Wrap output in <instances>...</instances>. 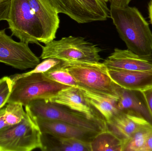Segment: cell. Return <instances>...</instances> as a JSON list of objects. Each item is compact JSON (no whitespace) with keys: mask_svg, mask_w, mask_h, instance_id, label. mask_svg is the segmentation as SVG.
Wrapping results in <instances>:
<instances>
[{"mask_svg":"<svg viewBox=\"0 0 152 151\" xmlns=\"http://www.w3.org/2000/svg\"><path fill=\"white\" fill-rule=\"evenodd\" d=\"M110 17L128 49L140 56L152 54V33L149 25L135 7H110Z\"/></svg>","mask_w":152,"mask_h":151,"instance_id":"1","label":"cell"},{"mask_svg":"<svg viewBox=\"0 0 152 151\" xmlns=\"http://www.w3.org/2000/svg\"><path fill=\"white\" fill-rule=\"evenodd\" d=\"M60 65L75 78L77 87L118 99L119 86L112 79L103 63L61 60Z\"/></svg>","mask_w":152,"mask_h":151,"instance_id":"2","label":"cell"},{"mask_svg":"<svg viewBox=\"0 0 152 151\" xmlns=\"http://www.w3.org/2000/svg\"><path fill=\"white\" fill-rule=\"evenodd\" d=\"M12 82L7 104L15 103L24 106L34 100H49L70 87L50 79L43 73L32 74Z\"/></svg>","mask_w":152,"mask_h":151,"instance_id":"3","label":"cell"},{"mask_svg":"<svg viewBox=\"0 0 152 151\" xmlns=\"http://www.w3.org/2000/svg\"><path fill=\"white\" fill-rule=\"evenodd\" d=\"M45 44L41 46V59L54 58L90 63H98L102 59L100 55L101 48L82 37H63Z\"/></svg>","mask_w":152,"mask_h":151,"instance_id":"4","label":"cell"},{"mask_svg":"<svg viewBox=\"0 0 152 151\" xmlns=\"http://www.w3.org/2000/svg\"><path fill=\"white\" fill-rule=\"evenodd\" d=\"M32 117L57 120L99 133L108 129L106 122L88 118L85 114L69 107L49 100H37L25 106Z\"/></svg>","mask_w":152,"mask_h":151,"instance_id":"5","label":"cell"},{"mask_svg":"<svg viewBox=\"0 0 152 151\" xmlns=\"http://www.w3.org/2000/svg\"><path fill=\"white\" fill-rule=\"evenodd\" d=\"M6 21L12 35L25 43H44L43 32L41 24L30 7L28 0H11Z\"/></svg>","mask_w":152,"mask_h":151,"instance_id":"6","label":"cell"},{"mask_svg":"<svg viewBox=\"0 0 152 151\" xmlns=\"http://www.w3.org/2000/svg\"><path fill=\"white\" fill-rule=\"evenodd\" d=\"M42 132L26 112L20 122L0 129V151H31L42 148Z\"/></svg>","mask_w":152,"mask_h":151,"instance_id":"7","label":"cell"},{"mask_svg":"<svg viewBox=\"0 0 152 151\" xmlns=\"http://www.w3.org/2000/svg\"><path fill=\"white\" fill-rule=\"evenodd\" d=\"M58 13H63L79 24L104 21L110 9L102 0H39Z\"/></svg>","mask_w":152,"mask_h":151,"instance_id":"8","label":"cell"},{"mask_svg":"<svg viewBox=\"0 0 152 151\" xmlns=\"http://www.w3.org/2000/svg\"><path fill=\"white\" fill-rule=\"evenodd\" d=\"M0 63L20 70L34 68L40 59L31 51L28 44L17 42L0 30Z\"/></svg>","mask_w":152,"mask_h":151,"instance_id":"9","label":"cell"},{"mask_svg":"<svg viewBox=\"0 0 152 151\" xmlns=\"http://www.w3.org/2000/svg\"><path fill=\"white\" fill-rule=\"evenodd\" d=\"M32 118L38 125L42 134H49L58 137L75 138L88 143L91 142L98 134L61 121L39 117Z\"/></svg>","mask_w":152,"mask_h":151,"instance_id":"10","label":"cell"},{"mask_svg":"<svg viewBox=\"0 0 152 151\" xmlns=\"http://www.w3.org/2000/svg\"><path fill=\"white\" fill-rule=\"evenodd\" d=\"M103 63L109 70L152 71V54L140 56L128 49L116 48Z\"/></svg>","mask_w":152,"mask_h":151,"instance_id":"11","label":"cell"},{"mask_svg":"<svg viewBox=\"0 0 152 151\" xmlns=\"http://www.w3.org/2000/svg\"><path fill=\"white\" fill-rule=\"evenodd\" d=\"M49 100L81 113L89 118L106 122L103 116L88 101L77 86L65 89Z\"/></svg>","mask_w":152,"mask_h":151,"instance_id":"12","label":"cell"},{"mask_svg":"<svg viewBox=\"0 0 152 151\" xmlns=\"http://www.w3.org/2000/svg\"><path fill=\"white\" fill-rule=\"evenodd\" d=\"M117 108L119 111L132 113L152 126V115L142 90L127 89L119 86Z\"/></svg>","mask_w":152,"mask_h":151,"instance_id":"13","label":"cell"},{"mask_svg":"<svg viewBox=\"0 0 152 151\" xmlns=\"http://www.w3.org/2000/svg\"><path fill=\"white\" fill-rule=\"evenodd\" d=\"M148 124H150L145 120L134 113L121 111H119L110 121L107 123L108 130L123 143L137 130Z\"/></svg>","mask_w":152,"mask_h":151,"instance_id":"14","label":"cell"},{"mask_svg":"<svg viewBox=\"0 0 152 151\" xmlns=\"http://www.w3.org/2000/svg\"><path fill=\"white\" fill-rule=\"evenodd\" d=\"M112 79L121 87L143 90L152 86V71L109 70Z\"/></svg>","mask_w":152,"mask_h":151,"instance_id":"15","label":"cell"},{"mask_svg":"<svg viewBox=\"0 0 152 151\" xmlns=\"http://www.w3.org/2000/svg\"><path fill=\"white\" fill-rule=\"evenodd\" d=\"M31 9L42 26L44 44L56 39L59 27L58 13L45 6L39 0H28Z\"/></svg>","mask_w":152,"mask_h":151,"instance_id":"16","label":"cell"},{"mask_svg":"<svg viewBox=\"0 0 152 151\" xmlns=\"http://www.w3.org/2000/svg\"><path fill=\"white\" fill-rule=\"evenodd\" d=\"M42 148L43 151H91L90 143L75 138L58 137L42 134Z\"/></svg>","mask_w":152,"mask_h":151,"instance_id":"17","label":"cell"},{"mask_svg":"<svg viewBox=\"0 0 152 151\" xmlns=\"http://www.w3.org/2000/svg\"><path fill=\"white\" fill-rule=\"evenodd\" d=\"M78 87L88 101L103 116L107 123L110 121L119 111L117 108L118 99Z\"/></svg>","mask_w":152,"mask_h":151,"instance_id":"18","label":"cell"},{"mask_svg":"<svg viewBox=\"0 0 152 151\" xmlns=\"http://www.w3.org/2000/svg\"><path fill=\"white\" fill-rule=\"evenodd\" d=\"M90 144L91 151H122L123 142L107 129L98 133Z\"/></svg>","mask_w":152,"mask_h":151,"instance_id":"19","label":"cell"},{"mask_svg":"<svg viewBox=\"0 0 152 151\" xmlns=\"http://www.w3.org/2000/svg\"><path fill=\"white\" fill-rule=\"evenodd\" d=\"M152 131V126L150 124L140 128L123 143L122 151H142Z\"/></svg>","mask_w":152,"mask_h":151,"instance_id":"20","label":"cell"},{"mask_svg":"<svg viewBox=\"0 0 152 151\" xmlns=\"http://www.w3.org/2000/svg\"><path fill=\"white\" fill-rule=\"evenodd\" d=\"M60 63L44 72V75L50 79L58 83L70 87L77 86V82L75 78L61 66Z\"/></svg>","mask_w":152,"mask_h":151,"instance_id":"21","label":"cell"},{"mask_svg":"<svg viewBox=\"0 0 152 151\" xmlns=\"http://www.w3.org/2000/svg\"><path fill=\"white\" fill-rule=\"evenodd\" d=\"M20 104L8 103L5 106V118L8 126L15 125L21 121L26 114Z\"/></svg>","mask_w":152,"mask_h":151,"instance_id":"22","label":"cell"},{"mask_svg":"<svg viewBox=\"0 0 152 151\" xmlns=\"http://www.w3.org/2000/svg\"><path fill=\"white\" fill-rule=\"evenodd\" d=\"M61 60L54 58H47L39 63L37 65L34 67V69L30 72L20 74H16L12 76H10L12 80L13 81L18 78L21 77L27 76L29 74L34 73H44L47 72L48 70L56 66L61 62Z\"/></svg>","mask_w":152,"mask_h":151,"instance_id":"23","label":"cell"},{"mask_svg":"<svg viewBox=\"0 0 152 151\" xmlns=\"http://www.w3.org/2000/svg\"><path fill=\"white\" fill-rule=\"evenodd\" d=\"M12 82L10 77L4 76L0 79V109L7 104L10 95Z\"/></svg>","mask_w":152,"mask_h":151,"instance_id":"24","label":"cell"},{"mask_svg":"<svg viewBox=\"0 0 152 151\" xmlns=\"http://www.w3.org/2000/svg\"><path fill=\"white\" fill-rule=\"evenodd\" d=\"M10 3L11 0H0V21L7 20Z\"/></svg>","mask_w":152,"mask_h":151,"instance_id":"25","label":"cell"},{"mask_svg":"<svg viewBox=\"0 0 152 151\" xmlns=\"http://www.w3.org/2000/svg\"><path fill=\"white\" fill-rule=\"evenodd\" d=\"M142 91L144 95L148 108L152 115V86L145 89Z\"/></svg>","mask_w":152,"mask_h":151,"instance_id":"26","label":"cell"},{"mask_svg":"<svg viewBox=\"0 0 152 151\" xmlns=\"http://www.w3.org/2000/svg\"><path fill=\"white\" fill-rule=\"evenodd\" d=\"M132 0H109L110 3V7L124 8L128 6Z\"/></svg>","mask_w":152,"mask_h":151,"instance_id":"27","label":"cell"},{"mask_svg":"<svg viewBox=\"0 0 152 151\" xmlns=\"http://www.w3.org/2000/svg\"><path fill=\"white\" fill-rule=\"evenodd\" d=\"M142 151H152V131L147 137Z\"/></svg>","mask_w":152,"mask_h":151,"instance_id":"28","label":"cell"},{"mask_svg":"<svg viewBox=\"0 0 152 151\" xmlns=\"http://www.w3.org/2000/svg\"><path fill=\"white\" fill-rule=\"evenodd\" d=\"M8 126L5 121V106L0 109V129Z\"/></svg>","mask_w":152,"mask_h":151,"instance_id":"29","label":"cell"},{"mask_svg":"<svg viewBox=\"0 0 152 151\" xmlns=\"http://www.w3.org/2000/svg\"><path fill=\"white\" fill-rule=\"evenodd\" d=\"M149 16L151 20V23L152 25V0L150 2L149 4Z\"/></svg>","mask_w":152,"mask_h":151,"instance_id":"30","label":"cell"},{"mask_svg":"<svg viewBox=\"0 0 152 151\" xmlns=\"http://www.w3.org/2000/svg\"><path fill=\"white\" fill-rule=\"evenodd\" d=\"M102 1H104L106 2H108L109 1V0H102Z\"/></svg>","mask_w":152,"mask_h":151,"instance_id":"31","label":"cell"}]
</instances>
